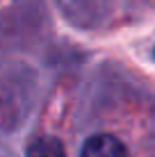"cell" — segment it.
<instances>
[{"label":"cell","instance_id":"obj_1","mask_svg":"<svg viewBox=\"0 0 155 157\" xmlns=\"http://www.w3.org/2000/svg\"><path fill=\"white\" fill-rule=\"evenodd\" d=\"M80 157H130L119 137L107 132H96L84 141Z\"/></svg>","mask_w":155,"mask_h":157},{"label":"cell","instance_id":"obj_2","mask_svg":"<svg viewBox=\"0 0 155 157\" xmlns=\"http://www.w3.org/2000/svg\"><path fill=\"white\" fill-rule=\"evenodd\" d=\"M25 157H66L64 146L60 139L55 137H37L32 139V144L28 146Z\"/></svg>","mask_w":155,"mask_h":157}]
</instances>
